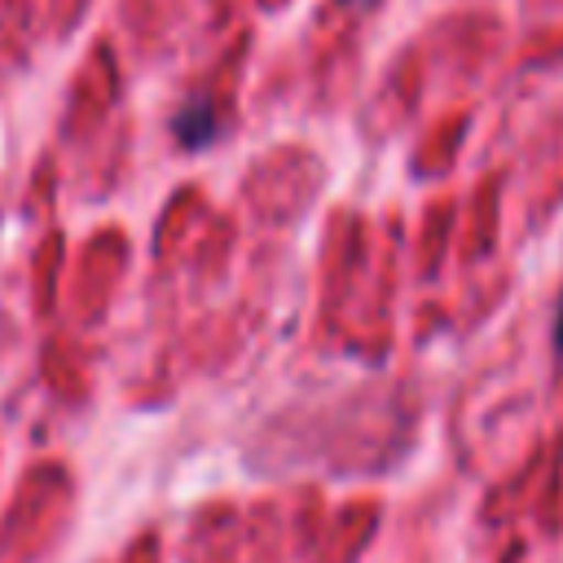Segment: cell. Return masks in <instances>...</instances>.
I'll return each mask as SVG.
<instances>
[{
	"instance_id": "obj_1",
	"label": "cell",
	"mask_w": 563,
	"mask_h": 563,
	"mask_svg": "<svg viewBox=\"0 0 563 563\" xmlns=\"http://www.w3.org/2000/svg\"><path fill=\"white\" fill-rule=\"evenodd\" d=\"M176 136L185 141V145H207L211 136H216V114H211V106H185L180 114H176Z\"/></svg>"
},
{
	"instance_id": "obj_2",
	"label": "cell",
	"mask_w": 563,
	"mask_h": 563,
	"mask_svg": "<svg viewBox=\"0 0 563 563\" xmlns=\"http://www.w3.org/2000/svg\"><path fill=\"white\" fill-rule=\"evenodd\" d=\"M559 347H563V308H559Z\"/></svg>"
}]
</instances>
